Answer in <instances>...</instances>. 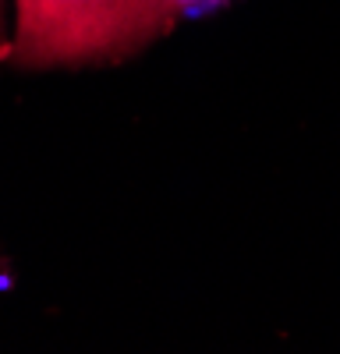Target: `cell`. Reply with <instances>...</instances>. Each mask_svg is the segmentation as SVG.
<instances>
[{"instance_id":"cell-1","label":"cell","mask_w":340,"mask_h":354,"mask_svg":"<svg viewBox=\"0 0 340 354\" xmlns=\"http://www.w3.org/2000/svg\"><path fill=\"white\" fill-rule=\"evenodd\" d=\"M174 18V0H18L15 64L117 61L167 32Z\"/></svg>"},{"instance_id":"cell-2","label":"cell","mask_w":340,"mask_h":354,"mask_svg":"<svg viewBox=\"0 0 340 354\" xmlns=\"http://www.w3.org/2000/svg\"><path fill=\"white\" fill-rule=\"evenodd\" d=\"M174 4H178V15H181V11H202L213 0H174Z\"/></svg>"},{"instance_id":"cell-3","label":"cell","mask_w":340,"mask_h":354,"mask_svg":"<svg viewBox=\"0 0 340 354\" xmlns=\"http://www.w3.org/2000/svg\"><path fill=\"white\" fill-rule=\"evenodd\" d=\"M0 25H4V8H0Z\"/></svg>"}]
</instances>
